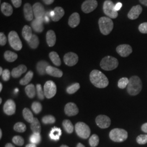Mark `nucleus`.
Segmentation results:
<instances>
[{
  "label": "nucleus",
  "mask_w": 147,
  "mask_h": 147,
  "mask_svg": "<svg viewBox=\"0 0 147 147\" xmlns=\"http://www.w3.org/2000/svg\"><path fill=\"white\" fill-rule=\"evenodd\" d=\"M30 141L31 143L38 144L41 141V136L40 134H33L30 137Z\"/></svg>",
  "instance_id": "43"
},
{
  "label": "nucleus",
  "mask_w": 147,
  "mask_h": 147,
  "mask_svg": "<svg viewBox=\"0 0 147 147\" xmlns=\"http://www.w3.org/2000/svg\"><path fill=\"white\" fill-rule=\"evenodd\" d=\"M49 57L53 63L56 66H60L61 65V61L59 57L58 53L56 52L53 51L49 53Z\"/></svg>",
  "instance_id": "31"
},
{
  "label": "nucleus",
  "mask_w": 147,
  "mask_h": 147,
  "mask_svg": "<svg viewBox=\"0 0 147 147\" xmlns=\"http://www.w3.org/2000/svg\"><path fill=\"white\" fill-rule=\"evenodd\" d=\"M76 147H85L82 144V143H79L78 144V145H77V146Z\"/></svg>",
  "instance_id": "57"
},
{
  "label": "nucleus",
  "mask_w": 147,
  "mask_h": 147,
  "mask_svg": "<svg viewBox=\"0 0 147 147\" xmlns=\"http://www.w3.org/2000/svg\"><path fill=\"white\" fill-rule=\"evenodd\" d=\"M62 125L64 130L67 133L71 134L73 132L74 127L71 121H69L68 119H65L63 121Z\"/></svg>",
  "instance_id": "34"
},
{
  "label": "nucleus",
  "mask_w": 147,
  "mask_h": 147,
  "mask_svg": "<svg viewBox=\"0 0 147 147\" xmlns=\"http://www.w3.org/2000/svg\"><path fill=\"white\" fill-rule=\"evenodd\" d=\"M139 1L141 4L147 7V0H139Z\"/></svg>",
  "instance_id": "54"
},
{
  "label": "nucleus",
  "mask_w": 147,
  "mask_h": 147,
  "mask_svg": "<svg viewBox=\"0 0 147 147\" xmlns=\"http://www.w3.org/2000/svg\"><path fill=\"white\" fill-rule=\"evenodd\" d=\"M5 147H15L11 143H7L5 144Z\"/></svg>",
  "instance_id": "56"
},
{
  "label": "nucleus",
  "mask_w": 147,
  "mask_h": 147,
  "mask_svg": "<svg viewBox=\"0 0 147 147\" xmlns=\"http://www.w3.org/2000/svg\"><path fill=\"white\" fill-rule=\"evenodd\" d=\"M99 143V138L96 134H94L89 138V143L90 147H96Z\"/></svg>",
  "instance_id": "37"
},
{
  "label": "nucleus",
  "mask_w": 147,
  "mask_h": 147,
  "mask_svg": "<svg viewBox=\"0 0 147 147\" xmlns=\"http://www.w3.org/2000/svg\"><path fill=\"white\" fill-rule=\"evenodd\" d=\"M80 22V16L78 13H74L69 18L68 24L71 28L78 26Z\"/></svg>",
  "instance_id": "19"
},
{
  "label": "nucleus",
  "mask_w": 147,
  "mask_h": 147,
  "mask_svg": "<svg viewBox=\"0 0 147 147\" xmlns=\"http://www.w3.org/2000/svg\"><path fill=\"white\" fill-rule=\"evenodd\" d=\"M22 35L23 38L26 40L27 42H28L31 39L32 37L33 36L31 27L28 25L24 26L22 29Z\"/></svg>",
  "instance_id": "28"
},
{
  "label": "nucleus",
  "mask_w": 147,
  "mask_h": 147,
  "mask_svg": "<svg viewBox=\"0 0 147 147\" xmlns=\"http://www.w3.org/2000/svg\"><path fill=\"white\" fill-rule=\"evenodd\" d=\"M7 42V38L5 37V34L1 32L0 33V45L1 46H4L5 45V44Z\"/></svg>",
  "instance_id": "49"
},
{
  "label": "nucleus",
  "mask_w": 147,
  "mask_h": 147,
  "mask_svg": "<svg viewBox=\"0 0 147 147\" xmlns=\"http://www.w3.org/2000/svg\"><path fill=\"white\" fill-rule=\"evenodd\" d=\"M37 96L40 100H43L45 97L44 91L42 89V87L40 84H37L36 86Z\"/></svg>",
  "instance_id": "44"
},
{
  "label": "nucleus",
  "mask_w": 147,
  "mask_h": 147,
  "mask_svg": "<svg viewBox=\"0 0 147 147\" xmlns=\"http://www.w3.org/2000/svg\"><path fill=\"white\" fill-rule=\"evenodd\" d=\"M2 88H3V86H2V84L0 83V92L2 91Z\"/></svg>",
  "instance_id": "60"
},
{
  "label": "nucleus",
  "mask_w": 147,
  "mask_h": 147,
  "mask_svg": "<svg viewBox=\"0 0 147 147\" xmlns=\"http://www.w3.org/2000/svg\"><path fill=\"white\" fill-rule=\"evenodd\" d=\"M62 135V130L60 128L55 126L51 129L50 133V137L53 141H58Z\"/></svg>",
  "instance_id": "27"
},
{
  "label": "nucleus",
  "mask_w": 147,
  "mask_h": 147,
  "mask_svg": "<svg viewBox=\"0 0 147 147\" xmlns=\"http://www.w3.org/2000/svg\"><path fill=\"white\" fill-rule=\"evenodd\" d=\"M116 51L121 57H126L131 53L132 49L129 45L122 44L117 47L116 48Z\"/></svg>",
  "instance_id": "13"
},
{
  "label": "nucleus",
  "mask_w": 147,
  "mask_h": 147,
  "mask_svg": "<svg viewBox=\"0 0 147 147\" xmlns=\"http://www.w3.org/2000/svg\"><path fill=\"white\" fill-rule=\"evenodd\" d=\"M32 109L36 114H39L42 110V104L37 101L33 102L32 104Z\"/></svg>",
  "instance_id": "40"
},
{
  "label": "nucleus",
  "mask_w": 147,
  "mask_h": 147,
  "mask_svg": "<svg viewBox=\"0 0 147 147\" xmlns=\"http://www.w3.org/2000/svg\"><path fill=\"white\" fill-rule=\"evenodd\" d=\"M80 88V85L79 83H75L70 86L68 87L67 88V92L69 94H72L76 92L79 88Z\"/></svg>",
  "instance_id": "39"
},
{
  "label": "nucleus",
  "mask_w": 147,
  "mask_h": 147,
  "mask_svg": "<svg viewBox=\"0 0 147 147\" xmlns=\"http://www.w3.org/2000/svg\"><path fill=\"white\" fill-rule=\"evenodd\" d=\"M142 12V7L140 5H137L132 7L127 14V17L131 20H135L137 19Z\"/></svg>",
  "instance_id": "17"
},
{
  "label": "nucleus",
  "mask_w": 147,
  "mask_h": 147,
  "mask_svg": "<svg viewBox=\"0 0 147 147\" xmlns=\"http://www.w3.org/2000/svg\"><path fill=\"white\" fill-rule=\"evenodd\" d=\"M98 6L96 0H86L81 5V9L84 13H89L94 11Z\"/></svg>",
  "instance_id": "10"
},
{
  "label": "nucleus",
  "mask_w": 147,
  "mask_h": 147,
  "mask_svg": "<svg viewBox=\"0 0 147 147\" xmlns=\"http://www.w3.org/2000/svg\"><path fill=\"white\" fill-rule=\"evenodd\" d=\"M2 79L3 80V81H8L10 77H11V72L8 69H5L3 70V72L2 75Z\"/></svg>",
  "instance_id": "47"
},
{
  "label": "nucleus",
  "mask_w": 147,
  "mask_h": 147,
  "mask_svg": "<svg viewBox=\"0 0 147 147\" xmlns=\"http://www.w3.org/2000/svg\"><path fill=\"white\" fill-rule=\"evenodd\" d=\"M136 141L139 144H145L147 143V135H140L137 137Z\"/></svg>",
  "instance_id": "46"
},
{
  "label": "nucleus",
  "mask_w": 147,
  "mask_h": 147,
  "mask_svg": "<svg viewBox=\"0 0 147 147\" xmlns=\"http://www.w3.org/2000/svg\"><path fill=\"white\" fill-rule=\"evenodd\" d=\"M46 39H47V45L50 47H53L56 42V36L55 32L53 30H49L47 33L46 36Z\"/></svg>",
  "instance_id": "23"
},
{
  "label": "nucleus",
  "mask_w": 147,
  "mask_h": 147,
  "mask_svg": "<svg viewBox=\"0 0 147 147\" xmlns=\"http://www.w3.org/2000/svg\"><path fill=\"white\" fill-rule=\"evenodd\" d=\"M27 70L26 67L25 65L21 64L13 69L11 72V75L14 78H18L21 76L22 74L25 73Z\"/></svg>",
  "instance_id": "20"
},
{
  "label": "nucleus",
  "mask_w": 147,
  "mask_h": 147,
  "mask_svg": "<svg viewBox=\"0 0 147 147\" xmlns=\"http://www.w3.org/2000/svg\"><path fill=\"white\" fill-rule=\"evenodd\" d=\"M122 7V3L121 2H118L115 5V9L116 11H119Z\"/></svg>",
  "instance_id": "51"
},
{
  "label": "nucleus",
  "mask_w": 147,
  "mask_h": 147,
  "mask_svg": "<svg viewBox=\"0 0 147 147\" xmlns=\"http://www.w3.org/2000/svg\"><path fill=\"white\" fill-rule=\"evenodd\" d=\"M14 130L18 132H24L26 130V126L22 122H18L14 125Z\"/></svg>",
  "instance_id": "38"
},
{
  "label": "nucleus",
  "mask_w": 147,
  "mask_h": 147,
  "mask_svg": "<svg viewBox=\"0 0 147 147\" xmlns=\"http://www.w3.org/2000/svg\"><path fill=\"white\" fill-rule=\"evenodd\" d=\"M109 136L113 142H122L125 141L127 138L128 134L126 130L123 129L115 128L111 131Z\"/></svg>",
  "instance_id": "5"
},
{
  "label": "nucleus",
  "mask_w": 147,
  "mask_h": 147,
  "mask_svg": "<svg viewBox=\"0 0 147 147\" xmlns=\"http://www.w3.org/2000/svg\"><path fill=\"white\" fill-rule=\"evenodd\" d=\"M33 77V73L32 71H29L25 76V77L20 81L19 83L22 86L27 85L28 84L29 82L31 81Z\"/></svg>",
  "instance_id": "35"
},
{
  "label": "nucleus",
  "mask_w": 147,
  "mask_h": 147,
  "mask_svg": "<svg viewBox=\"0 0 147 147\" xmlns=\"http://www.w3.org/2000/svg\"><path fill=\"white\" fill-rule=\"evenodd\" d=\"M60 147H69L68 146H66V145H62Z\"/></svg>",
  "instance_id": "62"
},
{
  "label": "nucleus",
  "mask_w": 147,
  "mask_h": 147,
  "mask_svg": "<svg viewBox=\"0 0 147 147\" xmlns=\"http://www.w3.org/2000/svg\"><path fill=\"white\" fill-rule=\"evenodd\" d=\"M16 105L13 100H8L3 106V111L6 115L11 116L16 113Z\"/></svg>",
  "instance_id": "15"
},
{
  "label": "nucleus",
  "mask_w": 147,
  "mask_h": 147,
  "mask_svg": "<svg viewBox=\"0 0 147 147\" xmlns=\"http://www.w3.org/2000/svg\"><path fill=\"white\" fill-rule=\"evenodd\" d=\"M53 16H51V19L54 22H57L63 17L65 12L64 10L61 7H56L53 10Z\"/></svg>",
  "instance_id": "22"
},
{
  "label": "nucleus",
  "mask_w": 147,
  "mask_h": 147,
  "mask_svg": "<svg viewBox=\"0 0 147 147\" xmlns=\"http://www.w3.org/2000/svg\"><path fill=\"white\" fill-rule=\"evenodd\" d=\"M26 147H37V146L36 144H34V143H30V144H28L26 146Z\"/></svg>",
  "instance_id": "55"
},
{
  "label": "nucleus",
  "mask_w": 147,
  "mask_h": 147,
  "mask_svg": "<svg viewBox=\"0 0 147 147\" xmlns=\"http://www.w3.org/2000/svg\"><path fill=\"white\" fill-rule=\"evenodd\" d=\"M2 98H1V99H0V104H1V103H2Z\"/></svg>",
  "instance_id": "63"
},
{
  "label": "nucleus",
  "mask_w": 147,
  "mask_h": 147,
  "mask_svg": "<svg viewBox=\"0 0 147 147\" xmlns=\"http://www.w3.org/2000/svg\"><path fill=\"white\" fill-rule=\"evenodd\" d=\"M45 22H48L49 21V19L48 18L47 16L45 17Z\"/></svg>",
  "instance_id": "59"
},
{
  "label": "nucleus",
  "mask_w": 147,
  "mask_h": 147,
  "mask_svg": "<svg viewBox=\"0 0 147 147\" xmlns=\"http://www.w3.org/2000/svg\"><path fill=\"white\" fill-rule=\"evenodd\" d=\"M15 92H18V89H16V90H15Z\"/></svg>",
  "instance_id": "64"
},
{
  "label": "nucleus",
  "mask_w": 147,
  "mask_h": 147,
  "mask_svg": "<svg viewBox=\"0 0 147 147\" xmlns=\"http://www.w3.org/2000/svg\"><path fill=\"white\" fill-rule=\"evenodd\" d=\"M49 66V63L45 61H40L37 63V71L40 75H44L47 74L46 70L47 67Z\"/></svg>",
  "instance_id": "26"
},
{
  "label": "nucleus",
  "mask_w": 147,
  "mask_h": 147,
  "mask_svg": "<svg viewBox=\"0 0 147 147\" xmlns=\"http://www.w3.org/2000/svg\"><path fill=\"white\" fill-rule=\"evenodd\" d=\"M36 92L35 86L33 84H28L25 87V92L30 98H33L36 95Z\"/></svg>",
  "instance_id": "30"
},
{
  "label": "nucleus",
  "mask_w": 147,
  "mask_h": 147,
  "mask_svg": "<svg viewBox=\"0 0 147 147\" xmlns=\"http://www.w3.org/2000/svg\"><path fill=\"white\" fill-rule=\"evenodd\" d=\"M103 11L105 15L111 19H116L118 16V13L115 9V5L110 0H106L104 2Z\"/></svg>",
  "instance_id": "8"
},
{
  "label": "nucleus",
  "mask_w": 147,
  "mask_h": 147,
  "mask_svg": "<svg viewBox=\"0 0 147 147\" xmlns=\"http://www.w3.org/2000/svg\"><path fill=\"white\" fill-rule=\"evenodd\" d=\"M63 59L66 65L69 67H72L76 65L78 62L79 57L75 53L70 52L66 53L64 55Z\"/></svg>",
  "instance_id": "12"
},
{
  "label": "nucleus",
  "mask_w": 147,
  "mask_h": 147,
  "mask_svg": "<svg viewBox=\"0 0 147 147\" xmlns=\"http://www.w3.org/2000/svg\"><path fill=\"white\" fill-rule=\"evenodd\" d=\"M129 82V80L127 78H123L119 79L118 82V86L119 88L121 89H124L125 88L127 87V85Z\"/></svg>",
  "instance_id": "42"
},
{
  "label": "nucleus",
  "mask_w": 147,
  "mask_h": 147,
  "mask_svg": "<svg viewBox=\"0 0 147 147\" xmlns=\"http://www.w3.org/2000/svg\"><path fill=\"white\" fill-rule=\"evenodd\" d=\"M3 69L2 67H1L0 68V75H2V73H3Z\"/></svg>",
  "instance_id": "58"
},
{
  "label": "nucleus",
  "mask_w": 147,
  "mask_h": 147,
  "mask_svg": "<svg viewBox=\"0 0 147 147\" xmlns=\"http://www.w3.org/2000/svg\"><path fill=\"white\" fill-rule=\"evenodd\" d=\"M42 121L45 124H53L56 121V118L51 115H47L42 117Z\"/></svg>",
  "instance_id": "41"
},
{
  "label": "nucleus",
  "mask_w": 147,
  "mask_h": 147,
  "mask_svg": "<svg viewBox=\"0 0 147 147\" xmlns=\"http://www.w3.org/2000/svg\"><path fill=\"white\" fill-rule=\"evenodd\" d=\"M46 72L48 75L56 78H61L63 75V72L60 69L50 65L47 67Z\"/></svg>",
  "instance_id": "24"
},
{
  "label": "nucleus",
  "mask_w": 147,
  "mask_h": 147,
  "mask_svg": "<svg viewBox=\"0 0 147 147\" xmlns=\"http://www.w3.org/2000/svg\"><path fill=\"white\" fill-rule=\"evenodd\" d=\"M141 129L142 131L146 133H147V123H144V124L142 125V127H141Z\"/></svg>",
  "instance_id": "52"
},
{
  "label": "nucleus",
  "mask_w": 147,
  "mask_h": 147,
  "mask_svg": "<svg viewBox=\"0 0 147 147\" xmlns=\"http://www.w3.org/2000/svg\"><path fill=\"white\" fill-rule=\"evenodd\" d=\"M34 16L36 19H42L45 15V8L42 4L40 2H37L32 7Z\"/></svg>",
  "instance_id": "14"
},
{
  "label": "nucleus",
  "mask_w": 147,
  "mask_h": 147,
  "mask_svg": "<svg viewBox=\"0 0 147 147\" xmlns=\"http://www.w3.org/2000/svg\"><path fill=\"white\" fill-rule=\"evenodd\" d=\"M24 14L27 21H30L33 19V8L30 3H27L24 6Z\"/></svg>",
  "instance_id": "18"
},
{
  "label": "nucleus",
  "mask_w": 147,
  "mask_h": 147,
  "mask_svg": "<svg viewBox=\"0 0 147 147\" xmlns=\"http://www.w3.org/2000/svg\"><path fill=\"white\" fill-rule=\"evenodd\" d=\"M13 5L16 8H19L22 4V0H11Z\"/></svg>",
  "instance_id": "50"
},
{
  "label": "nucleus",
  "mask_w": 147,
  "mask_h": 147,
  "mask_svg": "<svg viewBox=\"0 0 147 147\" xmlns=\"http://www.w3.org/2000/svg\"><path fill=\"white\" fill-rule=\"evenodd\" d=\"M2 130L1 129L0 130V138H2Z\"/></svg>",
  "instance_id": "61"
},
{
  "label": "nucleus",
  "mask_w": 147,
  "mask_h": 147,
  "mask_svg": "<svg viewBox=\"0 0 147 147\" xmlns=\"http://www.w3.org/2000/svg\"><path fill=\"white\" fill-rule=\"evenodd\" d=\"M42 1H43L44 3L45 4L47 5H49L52 4L53 2H54L55 0H42Z\"/></svg>",
  "instance_id": "53"
},
{
  "label": "nucleus",
  "mask_w": 147,
  "mask_h": 147,
  "mask_svg": "<svg viewBox=\"0 0 147 147\" xmlns=\"http://www.w3.org/2000/svg\"><path fill=\"white\" fill-rule=\"evenodd\" d=\"M98 24L101 33L105 36L109 34L113 28V22L109 17L100 18Z\"/></svg>",
  "instance_id": "3"
},
{
  "label": "nucleus",
  "mask_w": 147,
  "mask_h": 147,
  "mask_svg": "<svg viewBox=\"0 0 147 147\" xmlns=\"http://www.w3.org/2000/svg\"><path fill=\"white\" fill-rule=\"evenodd\" d=\"M138 30L140 32L143 34L147 33V22H144L141 24L139 27Z\"/></svg>",
  "instance_id": "48"
},
{
  "label": "nucleus",
  "mask_w": 147,
  "mask_h": 147,
  "mask_svg": "<svg viewBox=\"0 0 147 147\" xmlns=\"http://www.w3.org/2000/svg\"><path fill=\"white\" fill-rule=\"evenodd\" d=\"M142 89V82L141 79L137 76H133L129 79L127 86V93L132 96L138 94Z\"/></svg>",
  "instance_id": "2"
},
{
  "label": "nucleus",
  "mask_w": 147,
  "mask_h": 147,
  "mask_svg": "<svg viewBox=\"0 0 147 147\" xmlns=\"http://www.w3.org/2000/svg\"><path fill=\"white\" fill-rule=\"evenodd\" d=\"M8 41L11 47L16 51L21 50L22 44L17 32L14 31L10 32L8 34Z\"/></svg>",
  "instance_id": "7"
},
{
  "label": "nucleus",
  "mask_w": 147,
  "mask_h": 147,
  "mask_svg": "<svg viewBox=\"0 0 147 147\" xmlns=\"http://www.w3.org/2000/svg\"><path fill=\"white\" fill-rule=\"evenodd\" d=\"M4 57L7 61L13 62L18 58V55L11 51H6L4 53Z\"/></svg>",
  "instance_id": "32"
},
{
  "label": "nucleus",
  "mask_w": 147,
  "mask_h": 147,
  "mask_svg": "<svg viewBox=\"0 0 147 147\" xmlns=\"http://www.w3.org/2000/svg\"><path fill=\"white\" fill-rule=\"evenodd\" d=\"M95 122L98 126L101 129H106L110 126V118L108 116L105 115H99L95 119Z\"/></svg>",
  "instance_id": "11"
},
{
  "label": "nucleus",
  "mask_w": 147,
  "mask_h": 147,
  "mask_svg": "<svg viewBox=\"0 0 147 147\" xmlns=\"http://www.w3.org/2000/svg\"><path fill=\"white\" fill-rule=\"evenodd\" d=\"M44 91L45 97L47 99H51L56 94V85L53 81H47L44 84Z\"/></svg>",
  "instance_id": "9"
},
{
  "label": "nucleus",
  "mask_w": 147,
  "mask_h": 147,
  "mask_svg": "<svg viewBox=\"0 0 147 147\" xmlns=\"http://www.w3.org/2000/svg\"><path fill=\"white\" fill-rule=\"evenodd\" d=\"M90 81L99 88H106L109 84V80L104 74L98 70H93L90 74Z\"/></svg>",
  "instance_id": "1"
},
{
  "label": "nucleus",
  "mask_w": 147,
  "mask_h": 147,
  "mask_svg": "<svg viewBox=\"0 0 147 147\" xmlns=\"http://www.w3.org/2000/svg\"><path fill=\"white\" fill-rule=\"evenodd\" d=\"M31 129L33 134H40L41 125L39 121L37 118H34L31 123Z\"/></svg>",
  "instance_id": "29"
},
{
  "label": "nucleus",
  "mask_w": 147,
  "mask_h": 147,
  "mask_svg": "<svg viewBox=\"0 0 147 147\" xmlns=\"http://www.w3.org/2000/svg\"><path fill=\"white\" fill-rule=\"evenodd\" d=\"M31 25L33 30L38 33L42 32L44 29L42 19H36L33 20L32 22Z\"/></svg>",
  "instance_id": "21"
},
{
  "label": "nucleus",
  "mask_w": 147,
  "mask_h": 147,
  "mask_svg": "<svg viewBox=\"0 0 147 147\" xmlns=\"http://www.w3.org/2000/svg\"><path fill=\"white\" fill-rule=\"evenodd\" d=\"M76 134L83 139H87L90 135V129L89 126L84 122H78L75 126Z\"/></svg>",
  "instance_id": "6"
},
{
  "label": "nucleus",
  "mask_w": 147,
  "mask_h": 147,
  "mask_svg": "<svg viewBox=\"0 0 147 147\" xmlns=\"http://www.w3.org/2000/svg\"><path fill=\"white\" fill-rule=\"evenodd\" d=\"M27 42L29 46L31 47L32 49H37L38 47L39 46V40L38 37H37L36 35L33 34L31 39Z\"/></svg>",
  "instance_id": "36"
},
{
  "label": "nucleus",
  "mask_w": 147,
  "mask_h": 147,
  "mask_svg": "<svg viewBox=\"0 0 147 147\" xmlns=\"http://www.w3.org/2000/svg\"><path fill=\"white\" fill-rule=\"evenodd\" d=\"M79 111L78 106L73 102H69L64 107V112L67 116H76L78 114Z\"/></svg>",
  "instance_id": "16"
},
{
  "label": "nucleus",
  "mask_w": 147,
  "mask_h": 147,
  "mask_svg": "<svg viewBox=\"0 0 147 147\" xmlns=\"http://www.w3.org/2000/svg\"><path fill=\"white\" fill-rule=\"evenodd\" d=\"M13 142L18 146H22L24 144V140L20 136H16L12 139Z\"/></svg>",
  "instance_id": "45"
},
{
  "label": "nucleus",
  "mask_w": 147,
  "mask_h": 147,
  "mask_svg": "<svg viewBox=\"0 0 147 147\" xmlns=\"http://www.w3.org/2000/svg\"><path fill=\"white\" fill-rule=\"evenodd\" d=\"M22 115H23V117H24V119H25V121H26L27 122L30 123H31L34 118L33 117V113H32L31 111L27 108H25L23 110Z\"/></svg>",
  "instance_id": "33"
},
{
  "label": "nucleus",
  "mask_w": 147,
  "mask_h": 147,
  "mask_svg": "<svg viewBox=\"0 0 147 147\" xmlns=\"http://www.w3.org/2000/svg\"><path fill=\"white\" fill-rule=\"evenodd\" d=\"M119 62L117 58L110 56H106L102 58L100 62V67L104 70L110 71L117 68Z\"/></svg>",
  "instance_id": "4"
},
{
  "label": "nucleus",
  "mask_w": 147,
  "mask_h": 147,
  "mask_svg": "<svg viewBox=\"0 0 147 147\" xmlns=\"http://www.w3.org/2000/svg\"><path fill=\"white\" fill-rule=\"evenodd\" d=\"M1 11L6 16H11L13 11L12 6L7 2H3L1 4Z\"/></svg>",
  "instance_id": "25"
}]
</instances>
